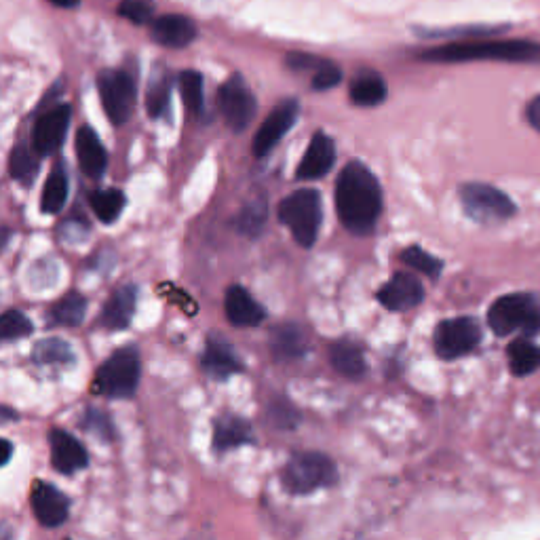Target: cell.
Returning a JSON list of instances; mask_svg holds the SVG:
<instances>
[{"mask_svg":"<svg viewBox=\"0 0 540 540\" xmlns=\"http://www.w3.org/2000/svg\"><path fill=\"white\" fill-rule=\"evenodd\" d=\"M298 114H300L298 100H285L268 114L252 142V150L258 159L268 157V154L277 148V144L283 140V135L296 125Z\"/></svg>","mask_w":540,"mask_h":540,"instance_id":"obj_11","label":"cell"},{"mask_svg":"<svg viewBox=\"0 0 540 540\" xmlns=\"http://www.w3.org/2000/svg\"><path fill=\"white\" fill-rule=\"evenodd\" d=\"M178 85L182 93V102L190 114H201L205 106V87L203 74L197 70H184L178 76Z\"/></svg>","mask_w":540,"mask_h":540,"instance_id":"obj_32","label":"cell"},{"mask_svg":"<svg viewBox=\"0 0 540 540\" xmlns=\"http://www.w3.org/2000/svg\"><path fill=\"white\" fill-rule=\"evenodd\" d=\"M526 119H528V123L536 131H540V95L528 104V108H526Z\"/></svg>","mask_w":540,"mask_h":540,"instance_id":"obj_41","label":"cell"},{"mask_svg":"<svg viewBox=\"0 0 540 540\" xmlns=\"http://www.w3.org/2000/svg\"><path fill=\"white\" fill-rule=\"evenodd\" d=\"M38 157H41V154H38L34 150V146L22 142V144H17L11 152V159H9V171H11V178L15 182H19L22 186H32L34 178H36V173H38Z\"/></svg>","mask_w":540,"mask_h":540,"instance_id":"obj_29","label":"cell"},{"mask_svg":"<svg viewBox=\"0 0 540 540\" xmlns=\"http://www.w3.org/2000/svg\"><path fill=\"white\" fill-rule=\"evenodd\" d=\"M68 176L64 163H55L51 173L47 176L45 188H43V197H41V209L45 214H60L68 201Z\"/></svg>","mask_w":540,"mask_h":540,"instance_id":"obj_26","label":"cell"},{"mask_svg":"<svg viewBox=\"0 0 540 540\" xmlns=\"http://www.w3.org/2000/svg\"><path fill=\"white\" fill-rule=\"evenodd\" d=\"M401 260H403V264H408L410 268L418 270V273L427 275L431 279H437L441 275V270H443V262L439 258L431 256L429 252H424V249L418 247V245L403 249Z\"/></svg>","mask_w":540,"mask_h":540,"instance_id":"obj_35","label":"cell"},{"mask_svg":"<svg viewBox=\"0 0 540 540\" xmlns=\"http://www.w3.org/2000/svg\"><path fill=\"white\" fill-rule=\"evenodd\" d=\"M119 15L135 26L150 24L154 15V3L152 0H121Z\"/></svg>","mask_w":540,"mask_h":540,"instance_id":"obj_38","label":"cell"},{"mask_svg":"<svg viewBox=\"0 0 540 540\" xmlns=\"http://www.w3.org/2000/svg\"><path fill=\"white\" fill-rule=\"evenodd\" d=\"M266 218H268V207L264 201H252L247 203L241 214L237 216V228L239 233L249 237V239H256L264 226H266Z\"/></svg>","mask_w":540,"mask_h":540,"instance_id":"obj_33","label":"cell"},{"mask_svg":"<svg viewBox=\"0 0 540 540\" xmlns=\"http://www.w3.org/2000/svg\"><path fill=\"white\" fill-rule=\"evenodd\" d=\"M49 3L60 9H74V7H79L81 0H49Z\"/></svg>","mask_w":540,"mask_h":540,"instance_id":"obj_42","label":"cell"},{"mask_svg":"<svg viewBox=\"0 0 540 540\" xmlns=\"http://www.w3.org/2000/svg\"><path fill=\"white\" fill-rule=\"evenodd\" d=\"M34 332L32 321L19 311H7L0 317V338L5 342H13L19 338H26Z\"/></svg>","mask_w":540,"mask_h":540,"instance_id":"obj_36","label":"cell"},{"mask_svg":"<svg viewBox=\"0 0 540 540\" xmlns=\"http://www.w3.org/2000/svg\"><path fill=\"white\" fill-rule=\"evenodd\" d=\"M488 325L496 336H534L540 332V302L532 294H507L490 306Z\"/></svg>","mask_w":540,"mask_h":540,"instance_id":"obj_6","label":"cell"},{"mask_svg":"<svg viewBox=\"0 0 540 540\" xmlns=\"http://www.w3.org/2000/svg\"><path fill=\"white\" fill-rule=\"evenodd\" d=\"M481 342V327L473 317L446 319L435 327L433 346L439 359H460L475 351Z\"/></svg>","mask_w":540,"mask_h":540,"instance_id":"obj_9","label":"cell"},{"mask_svg":"<svg viewBox=\"0 0 540 540\" xmlns=\"http://www.w3.org/2000/svg\"><path fill=\"white\" fill-rule=\"evenodd\" d=\"M218 106L226 125L230 131L241 133L249 125H252L256 112H258V102L252 89L247 87L241 74H233L230 79L220 87L218 91Z\"/></svg>","mask_w":540,"mask_h":540,"instance_id":"obj_10","label":"cell"},{"mask_svg":"<svg viewBox=\"0 0 540 540\" xmlns=\"http://www.w3.org/2000/svg\"><path fill=\"white\" fill-rule=\"evenodd\" d=\"M287 66L294 68V70H319L323 64H327L325 60H321V57H315V55H304V53H289L287 55Z\"/></svg>","mask_w":540,"mask_h":540,"instance_id":"obj_40","label":"cell"},{"mask_svg":"<svg viewBox=\"0 0 540 540\" xmlns=\"http://www.w3.org/2000/svg\"><path fill=\"white\" fill-rule=\"evenodd\" d=\"M270 351L279 361H294L306 355L308 340L302 332V327L296 323H285L273 330L270 336Z\"/></svg>","mask_w":540,"mask_h":540,"instance_id":"obj_23","label":"cell"},{"mask_svg":"<svg viewBox=\"0 0 540 540\" xmlns=\"http://www.w3.org/2000/svg\"><path fill=\"white\" fill-rule=\"evenodd\" d=\"M150 34L161 47L184 49L197 38V26L184 15H163L154 19Z\"/></svg>","mask_w":540,"mask_h":540,"instance_id":"obj_20","label":"cell"},{"mask_svg":"<svg viewBox=\"0 0 540 540\" xmlns=\"http://www.w3.org/2000/svg\"><path fill=\"white\" fill-rule=\"evenodd\" d=\"M334 163H336L334 140L327 133L317 131L311 138V144H308L304 157L298 165L296 178L298 180H319L330 173Z\"/></svg>","mask_w":540,"mask_h":540,"instance_id":"obj_16","label":"cell"},{"mask_svg":"<svg viewBox=\"0 0 540 540\" xmlns=\"http://www.w3.org/2000/svg\"><path fill=\"white\" fill-rule=\"evenodd\" d=\"M342 81V70L334 64H323L315 76H313V89L315 91H327V89H334L336 85H340Z\"/></svg>","mask_w":540,"mask_h":540,"instance_id":"obj_39","label":"cell"},{"mask_svg":"<svg viewBox=\"0 0 540 540\" xmlns=\"http://www.w3.org/2000/svg\"><path fill=\"white\" fill-rule=\"evenodd\" d=\"M507 359H509V368L515 376L519 378L530 376L540 368V346L526 338L513 340L507 346Z\"/></svg>","mask_w":540,"mask_h":540,"instance_id":"obj_27","label":"cell"},{"mask_svg":"<svg viewBox=\"0 0 540 540\" xmlns=\"http://www.w3.org/2000/svg\"><path fill=\"white\" fill-rule=\"evenodd\" d=\"M49 448H51V465L57 473L74 475L89 465V454L83 443L62 429L49 431Z\"/></svg>","mask_w":540,"mask_h":540,"instance_id":"obj_15","label":"cell"},{"mask_svg":"<svg viewBox=\"0 0 540 540\" xmlns=\"http://www.w3.org/2000/svg\"><path fill=\"white\" fill-rule=\"evenodd\" d=\"M81 427L91 433L93 437H98L100 441H112L114 439V427L110 422V416L102 410H87L83 416Z\"/></svg>","mask_w":540,"mask_h":540,"instance_id":"obj_37","label":"cell"},{"mask_svg":"<svg viewBox=\"0 0 540 540\" xmlns=\"http://www.w3.org/2000/svg\"><path fill=\"white\" fill-rule=\"evenodd\" d=\"M376 298L391 313L412 311V308H416L424 300V287L410 273H395L378 289Z\"/></svg>","mask_w":540,"mask_h":540,"instance_id":"obj_14","label":"cell"},{"mask_svg":"<svg viewBox=\"0 0 540 540\" xmlns=\"http://www.w3.org/2000/svg\"><path fill=\"white\" fill-rule=\"evenodd\" d=\"M70 119H72L70 104H60L47 110L43 117L36 121L32 129V146L41 157H49V154H55L64 146L70 129Z\"/></svg>","mask_w":540,"mask_h":540,"instance_id":"obj_12","label":"cell"},{"mask_svg":"<svg viewBox=\"0 0 540 540\" xmlns=\"http://www.w3.org/2000/svg\"><path fill=\"white\" fill-rule=\"evenodd\" d=\"M142 374L140 353L133 346L114 351L102 365L93 380V391L108 399H131L138 393Z\"/></svg>","mask_w":540,"mask_h":540,"instance_id":"obj_3","label":"cell"},{"mask_svg":"<svg viewBox=\"0 0 540 540\" xmlns=\"http://www.w3.org/2000/svg\"><path fill=\"white\" fill-rule=\"evenodd\" d=\"M98 91L106 117L112 125H125L135 108L138 89L131 74L123 70H104L98 76Z\"/></svg>","mask_w":540,"mask_h":540,"instance_id":"obj_8","label":"cell"},{"mask_svg":"<svg viewBox=\"0 0 540 540\" xmlns=\"http://www.w3.org/2000/svg\"><path fill=\"white\" fill-rule=\"evenodd\" d=\"M32 513L43 528H60L70 515V500L45 481H36L30 494Z\"/></svg>","mask_w":540,"mask_h":540,"instance_id":"obj_13","label":"cell"},{"mask_svg":"<svg viewBox=\"0 0 540 540\" xmlns=\"http://www.w3.org/2000/svg\"><path fill=\"white\" fill-rule=\"evenodd\" d=\"M279 222L292 230L298 245L313 247L323 222L319 192L315 188H302L285 197L279 205Z\"/></svg>","mask_w":540,"mask_h":540,"instance_id":"obj_5","label":"cell"},{"mask_svg":"<svg viewBox=\"0 0 540 540\" xmlns=\"http://www.w3.org/2000/svg\"><path fill=\"white\" fill-rule=\"evenodd\" d=\"M254 441V431L249 422L235 414H224L214 422V450L224 454Z\"/></svg>","mask_w":540,"mask_h":540,"instance_id":"obj_22","label":"cell"},{"mask_svg":"<svg viewBox=\"0 0 540 540\" xmlns=\"http://www.w3.org/2000/svg\"><path fill=\"white\" fill-rule=\"evenodd\" d=\"M336 211L342 226L351 235H370L382 214V190L374 171L361 163L349 161L336 180Z\"/></svg>","mask_w":540,"mask_h":540,"instance_id":"obj_1","label":"cell"},{"mask_svg":"<svg viewBox=\"0 0 540 540\" xmlns=\"http://www.w3.org/2000/svg\"><path fill=\"white\" fill-rule=\"evenodd\" d=\"M74 148L76 161H79V167L85 176L91 180H100L108 167V152L100 142L98 133L91 127H81L79 133H76Z\"/></svg>","mask_w":540,"mask_h":540,"instance_id":"obj_18","label":"cell"},{"mask_svg":"<svg viewBox=\"0 0 540 540\" xmlns=\"http://www.w3.org/2000/svg\"><path fill=\"white\" fill-rule=\"evenodd\" d=\"M281 484L292 494H311L338 484V469L330 456L321 452H300L287 460Z\"/></svg>","mask_w":540,"mask_h":540,"instance_id":"obj_4","label":"cell"},{"mask_svg":"<svg viewBox=\"0 0 540 540\" xmlns=\"http://www.w3.org/2000/svg\"><path fill=\"white\" fill-rule=\"evenodd\" d=\"M138 304V287L125 285L114 292L100 315V325L106 330H127Z\"/></svg>","mask_w":540,"mask_h":540,"instance_id":"obj_21","label":"cell"},{"mask_svg":"<svg viewBox=\"0 0 540 540\" xmlns=\"http://www.w3.org/2000/svg\"><path fill=\"white\" fill-rule=\"evenodd\" d=\"M11 454H13V446L9 439H3V465H7V462L11 460Z\"/></svg>","mask_w":540,"mask_h":540,"instance_id":"obj_43","label":"cell"},{"mask_svg":"<svg viewBox=\"0 0 540 540\" xmlns=\"http://www.w3.org/2000/svg\"><path fill=\"white\" fill-rule=\"evenodd\" d=\"M87 313V298L79 292H68L60 302L51 308V323L76 327L85 321Z\"/></svg>","mask_w":540,"mask_h":540,"instance_id":"obj_31","label":"cell"},{"mask_svg":"<svg viewBox=\"0 0 540 540\" xmlns=\"http://www.w3.org/2000/svg\"><path fill=\"white\" fill-rule=\"evenodd\" d=\"M32 361L38 365H70L74 363L72 346L62 338H45L34 344Z\"/></svg>","mask_w":540,"mask_h":540,"instance_id":"obj_30","label":"cell"},{"mask_svg":"<svg viewBox=\"0 0 540 540\" xmlns=\"http://www.w3.org/2000/svg\"><path fill=\"white\" fill-rule=\"evenodd\" d=\"M201 368L209 378L228 380L230 376L243 372V361H241L239 353L226 340H222L218 336H211L205 344V351L201 357Z\"/></svg>","mask_w":540,"mask_h":540,"instance_id":"obj_17","label":"cell"},{"mask_svg":"<svg viewBox=\"0 0 540 540\" xmlns=\"http://www.w3.org/2000/svg\"><path fill=\"white\" fill-rule=\"evenodd\" d=\"M171 102V85L165 74L152 79L146 93V112L150 119H161Z\"/></svg>","mask_w":540,"mask_h":540,"instance_id":"obj_34","label":"cell"},{"mask_svg":"<svg viewBox=\"0 0 540 540\" xmlns=\"http://www.w3.org/2000/svg\"><path fill=\"white\" fill-rule=\"evenodd\" d=\"M422 62H540V45L528 41H481L435 47L418 55Z\"/></svg>","mask_w":540,"mask_h":540,"instance_id":"obj_2","label":"cell"},{"mask_svg":"<svg viewBox=\"0 0 540 540\" xmlns=\"http://www.w3.org/2000/svg\"><path fill=\"white\" fill-rule=\"evenodd\" d=\"M125 195L119 188H98L89 195V205L93 209L95 218L104 224L117 222L125 209Z\"/></svg>","mask_w":540,"mask_h":540,"instance_id":"obj_28","label":"cell"},{"mask_svg":"<svg viewBox=\"0 0 540 540\" xmlns=\"http://www.w3.org/2000/svg\"><path fill=\"white\" fill-rule=\"evenodd\" d=\"M224 311L228 321L235 327H256L266 317V311L258 304V300L241 285H230L226 289Z\"/></svg>","mask_w":540,"mask_h":540,"instance_id":"obj_19","label":"cell"},{"mask_svg":"<svg viewBox=\"0 0 540 540\" xmlns=\"http://www.w3.org/2000/svg\"><path fill=\"white\" fill-rule=\"evenodd\" d=\"M460 203L473 222L484 226L503 224L517 214V207L511 197L490 184H465L460 188Z\"/></svg>","mask_w":540,"mask_h":540,"instance_id":"obj_7","label":"cell"},{"mask_svg":"<svg viewBox=\"0 0 540 540\" xmlns=\"http://www.w3.org/2000/svg\"><path fill=\"white\" fill-rule=\"evenodd\" d=\"M351 102L361 108H372L387 100V85H384L382 76L372 70L359 72L349 89Z\"/></svg>","mask_w":540,"mask_h":540,"instance_id":"obj_25","label":"cell"},{"mask_svg":"<svg viewBox=\"0 0 540 540\" xmlns=\"http://www.w3.org/2000/svg\"><path fill=\"white\" fill-rule=\"evenodd\" d=\"M332 368L349 380H359L365 376V359L359 346L351 340H338L330 346Z\"/></svg>","mask_w":540,"mask_h":540,"instance_id":"obj_24","label":"cell"}]
</instances>
